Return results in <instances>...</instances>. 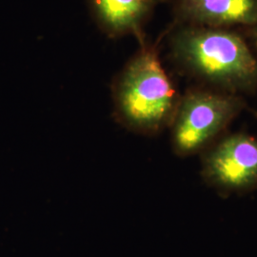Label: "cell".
I'll use <instances>...</instances> for the list:
<instances>
[{"mask_svg": "<svg viewBox=\"0 0 257 257\" xmlns=\"http://www.w3.org/2000/svg\"><path fill=\"white\" fill-rule=\"evenodd\" d=\"M160 0H89L92 17L110 38L133 35L145 40L143 27Z\"/></svg>", "mask_w": 257, "mask_h": 257, "instance_id": "obj_6", "label": "cell"}, {"mask_svg": "<svg viewBox=\"0 0 257 257\" xmlns=\"http://www.w3.org/2000/svg\"><path fill=\"white\" fill-rule=\"evenodd\" d=\"M256 116H257V113H256Z\"/></svg>", "mask_w": 257, "mask_h": 257, "instance_id": "obj_8", "label": "cell"}, {"mask_svg": "<svg viewBox=\"0 0 257 257\" xmlns=\"http://www.w3.org/2000/svg\"><path fill=\"white\" fill-rule=\"evenodd\" d=\"M203 180L225 194L257 189V138L244 133L225 136L202 153Z\"/></svg>", "mask_w": 257, "mask_h": 257, "instance_id": "obj_4", "label": "cell"}, {"mask_svg": "<svg viewBox=\"0 0 257 257\" xmlns=\"http://www.w3.org/2000/svg\"><path fill=\"white\" fill-rule=\"evenodd\" d=\"M170 55L186 74L214 91L239 95L257 90V58L239 34L223 28L180 24Z\"/></svg>", "mask_w": 257, "mask_h": 257, "instance_id": "obj_1", "label": "cell"}, {"mask_svg": "<svg viewBox=\"0 0 257 257\" xmlns=\"http://www.w3.org/2000/svg\"><path fill=\"white\" fill-rule=\"evenodd\" d=\"M245 108L240 95L191 89L180 96L171 123L172 145L179 156L203 153Z\"/></svg>", "mask_w": 257, "mask_h": 257, "instance_id": "obj_3", "label": "cell"}, {"mask_svg": "<svg viewBox=\"0 0 257 257\" xmlns=\"http://www.w3.org/2000/svg\"><path fill=\"white\" fill-rule=\"evenodd\" d=\"M176 21L201 27H253L257 0H173Z\"/></svg>", "mask_w": 257, "mask_h": 257, "instance_id": "obj_5", "label": "cell"}, {"mask_svg": "<svg viewBox=\"0 0 257 257\" xmlns=\"http://www.w3.org/2000/svg\"><path fill=\"white\" fill-rule=\"evenodd\" d=\"M112 86L115 116L122 125L142 135L170 127L180 96L159 59L156 46L144 40Z\"/></svg>", "mask_w": 257, "mask_h": 257, "instance_id": "obj_2", "label": "cell"}, {"mask_svg": "<svg viewBox=\"0 0 257 257\" xmlns=\"http://www.w3.org/2000/svg\"><path fill=\"white\" fill-rule=\"evenodd\" d=\"M250 37L252 38L255 46L257 47V24L255 26L250 28Z\"/></svg>", "mask_w": 257, "mask_h": 257, "instance_id": "obj_7", "label": "cell"}]
</instances>
